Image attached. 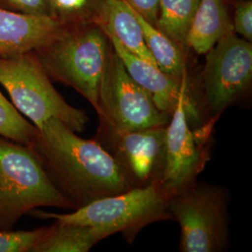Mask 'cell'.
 Listing matches in <instances>:
<instances>
[{
  "label": "cell",
  "mask_w": 252,
  "mask_h": 252,
  "mask_svg": "<svg viewBox=\"0 0 252 252\" xmlns=\"http://www.w3.org/2000/svg\"><path fill=\"white\" fill-rule=\"evenodd\" d=\"M30 147L76 209L134 188L114 157L96 139L82 138L57 119L43 124Z\"/></svg>",
  "instance_id": "obj_1"
},
{
  "label": "cell",
  "mask_w": 252,
  "mask_h": 252,
  "mask_svg": "<svg viewBox=\"0 0 252 252\" xmlns=\"http://www.w3.org/2000/svg\"><path fill=\"white\" fill-rule=\"evenodd\" d=\"M111 50L106 32L92 22L63 26L33 53L52 81L77 91L95 109Z\"/></svg>",
  "instance_id": "obj_2"
},
{
  "label": "cell",
  "mask_w": 252,
  "mask_h": 252,
  "mask_svg": "<svg viewBox=\"0 0 252 252\" xmlns=\"http://www.w3.org/2000/svg\"><path fill=\"white\" fill-rule=\"evenodd\" d=\"M40 207L76 209L58 189L32 147L0 136V230Z\"/></svg>",
  "instance_id": "obj_3"
},
{
  "label": "cell",
  "mask_w": 252,
  "mask_h": 252,
  "mask_svg": "<svg viewBox=\"0 0 252 252\" xmlns=\"http://www.w3.org/2000/svg\"><path fill=\"white\" fill-rule=\"evenodd\" d=\"M170 199L160 182H154L97 199L70 213L46 212L36 208L28 214L42 220L54 219L63 223L106 228L112 234H123L128 243H132L146 226L172 219L168 209Z\"/></svg>",
  "instance_id": "obj_4"
},
{
  "label": "cell",
  "mask_w": 252,
  "mask_h": 252,
  "mask_svg": "<svg viewBox=\"0 0 252 252\" xmlns=\"http://www.w3.org/2000/svg\"><path fill=\"white\" fill-rule=\"evenodd\" d=\"M52 81L33 52L0 57V84L13 106L37 129L57 119L76 133L84 131L89 121L86 112L69 105Z\"/></svg>",
  "instance_id": "obj_5"
},
{
  "label": "cell",
  "mask_w": 252,
  "mask_h": 252,
  "mask_svg": "<svg viewBox=\"0 0 252 252\" xmlns=\"http://www.w3.org/2000/svg\"><path fill=\"white\" fill-rule=\"evenodd\" d=\"M228 196L226 190L207 183L190 184L172 196L169 212L180 228L181 252L227 250Z\"/></svg>",
  "instance_id": "obj_6"
},
{
  "label": "cell",
  "mask_w": 252,
  "mask_h": 252,
  "mask_svg": "<svg viewBox=\"0 0 252 252\" xmlns=\"http://www.w3.org/2000/svg\"><path fill=\"white\" fill-rule=\"evenodd\" d=\"M95 111L100 123L117 130L167 126L172 116L158 108L150 94L130 77L113 47Z\"/></svg>",
  "instance_id": "obj_7"
},
{
  "label": "cell",
  "mask_w": 252,
  "mask_h": 252,
  "mask_svg": "<svg viewBox=\"0 0 252 252\" xmlns=\"http://www.w3.org/2000/svg\"><path fill=\"white\" fill-rule=\"evenodd\" d=\"M200 77L202 101L209 114L219 116L251 85L252 45L234 30L207 52Z\"/></svg>",
  "instance_id": "obj_8"
},
{
  "label": "cell",
  "mask_w": 252,
  "mask_h": 252,
  "mask_svg": "<svg viewBox=\"0 0 252 252\" xmlns=\"http://www.w3.org/2000/svg\"><path fill=\"white\" fill-rule=\"evenodd\" d=\"M166 126L117 130L99 122L94 139L114 157L134 188L143 187L162 179Z\"/></svg>",
  "instance_id": "obj_9"
},
{
  "label": "cell",
  "mask_w": 252,
  "mask_h": 252,
  "mask_svg": "<svg viewBox=\"0 0 252 252\" xmlns=\"http://www.w3.org/2000/svg\"><path fill=\"white\" fill-rule=\"evenodd\" d=\"M200 121V112L192 94H184L166 126L165 161L160 184L173 195L196 181L207 160L205 142L191 131L189 123Z\"/></svg>",
  "instance_id": "obj_10"
},
{
  "label": "cell",
  "mask_w": 252,
  "mask_h": 252,
  "mask_svg": "<svg viewBox=\"0 0 252 252\" xmlns=\"http://www.w3.org/2000/svg\"><path fill=\"white\" fill-rule=\"evenodd\" d=\"M107 36L127 73L150 94L156 106L162 111L172 115L180 98L184 94H192L190 79L179 80L162 72L156 64L126 50L115 37L108 34Z\"/></svg>",
  "instance_id": "obj_11"
},
{
  "label": "cell",
  "mask_w": 252,
  "mask_h": 252,
  "mask_svg": "<svg viewBox=\"0 0 252 252\" xmlns=\"http://www.w3.org/2000/svg\"><path fill=\"white\" fill-rule=\"evenodd\" d=\"M63 25L47 16H34L0 8V57L36 51Z\"/></svg>",
  "instance_id": "obj_12"
},
{
  "label": "cell",
  "mask_w": 252,
  "mask_h": 252,
  "mask_svg": "<svg viewBox=\"0 0 252 252\" xmlns=\"http://www.w3.org/2000/svg\"><path fill=\"white\" fill-rule=\"evenodd\" d=\"M233 30L226 0H200L187 34V50L204 55Z\"/></svg>",
  "instance_id": "obj_13"
},
{
  "label": "cell",
  "mask_w": 252,
  "mask_h": 252,
  "mask_svg": "<svg viewBox=\"0 0 252 252\" xmlns=\"http://www.w3.org/2000/svg\"><path fill=\"white\" fill-rule=\"evenodd\" d=\"M112 235L102 227L55 221L54 228L33 252H86L101 240Z\"/></svg>",
  "instance_id": "obj_14"
},
{
  "label": "cell",
  "mask_w": 252,
  "mask_h": 252,
  "mask_svg": "<svg viewBox=\"0 0 252 252\" xmlns=\"http://www.w3.org/2000/svg\"><path fill=\"white\" fill-rule=\"evenodd\" d=\"M135 14L142 27L146 45L157 66L176 79H189L187 53L135 11Z\"/></svg>",
  "instance_id": "obj_15"
},
{
  "label": "cell",
  "mask_w": 252,
  "mask_h": 252,
  "mask_svg": "<svg viewBox=\"0 0 252 252\" xmlns=\"http://www.w3.org/2000/svg\"><path fill=\"white\" fill-rule=\"evenodd\" d=\"M200 0H160L155 27L188 54L187 34Z\"/></svg>",
  "instance_id": "obj_16"
},
{
  "label": "cell",
  "mask_w": 252,
  "mask_h": 252,
  "mask_svg": "<svg viewBox=\"0 0 252 252\" xmlns=\"http://www.w3.org/2000/svg\"><path fill=\"white\" fill-rule=\"evenodd\" d=\"M38 129L0 92V136L21 144L34 143Z\"/></svg>",
  "instance_id": "obj_17"
},
{
  "label": "cell",
  "mask_w": 252,
  "mask_h": 252,
  "mask_svg": "<svg viewBox=\"0 0 252 252\" xmlns=\"http://www.w3.org/2000/svg\"><path fill=\"white\" fill-rule=\"evenodd\" d=\"M51 17L63 26L96 23L99 0H48Z\"/></svg>",
  "instance_id": "obj_18"
},
{
  "label": "cell",
  "mask_w": 252,
  "mask_h": 252,
  "mask_svg": "<svg viewBox=\"0 0 252 252\" xmlns=\"http://www.w3.org/2000/svg\"><path fill=\"white\" fill-rule=\"evenodd\" d=\"M54 224L32 231L0 230V252H33L38 244L51 234Z\"/></svg>",
  "instance_id": "obj_19"
},
{
  "label": "cell",
  "mask_w": 252,
  "mask_h": 252,
  "mask_svg": "<svg viewBox=\"0 0 252 252\" xmlns=\"http://www.w3.org/2000/svg\"><path fill=\"white\" fill-rule=\"evenodd\" d=\"M0 8L27 15L51 17L48 0H0Z\"/></svg>",
  "instance_id": "obj_20"
},
{
  "label": "cell",
  "mask_w": 252,
  "mask_h": 252,
  "mask_svg": "<svg viewBox=\"0 0 252 252\" xmlns=\"http://www.w3.org/2000/svg\"><path fill=\"white\" fill-rule=\"evenodd\" d=\"M234 33L244 39L252 40V1L239 0L235 3L233 21Z\"/></svg>",
  "instance_id": "obj_21"
},
{
  "label": "cell",
  "mask_w": 252,
  "mask_h": 252,
  "mask_svg": "<svg viewBox=\"0 0 252 252\" xmlns=\"http://www.w3.org/2000/svg\"><path fill=\"white\" fill-rule=\"evenodd\" d=\"M142 18L153 26L156 25L160 0H125Z\"/></svg>",
  "instance_id": "obj_22"
}]
</instances>
